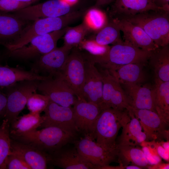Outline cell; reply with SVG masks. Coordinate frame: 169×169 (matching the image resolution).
Returning <instances> with one entry per match:
<instances>
[{"label":"cell","mask_w":169,"mask_h":169,"mask_svg":"<svg viewBox=\"0 0 169 169\" xmlns=\"http://www.w3.org/2000/svg\"><path fill=\"white\" fill-rule=\"evenodd\" d=\"M113 3L109 13L111 19H126L150 10H163L151 0H115Z\"/></svg>","instance_id":"21"},{"label":"cell","mask_w":169,"mask_h":169,"mask_svg":"<svg viewBox=\"0 0 169 169\" xmlns=\"http://www.w3.org/2000/svg\"><path fill=\"white\" fill-rule=\"evenodd\" d=\"M148 163L152 165L161 162V158L157 151V142L155 141H144L140 144Z\"/></svg>","instance_id":"36"},{"label":"cell","mask_w":169,"mask_h":169,"mask_svg":"<svg viewBox=\"0 0 169 169\" xmlns=\"http://www.w3.org/2000/svg\"><path fill=\"white\" fill-rule=\"evenodd\" d=\"M10 124L4 119L0 126V169H4L6 160L11 152Z\"/></svg>","instance_id":"33"},{"label":"cell","mask_w":169,"mask_h":169,"mask_svg":"<svg viewBox=\"0 0 169 169\" xmlns=\"http://www.w3.org/2000/svg\"><path fill=\"white\" fill-rule=\"evenodd\" d=\"M152 1L153 3L154 2V0H151Z\"/></svg>","instance_id":"48"},{"label":"cell","mask_w":169,"mask_h":169,"mask_svg":"<svg viewBox=\"0 0 169 169\" xmlns=\"http://www.w3.org/2000/svg\"><path fill=\"white\" fill-rule=\"evenodd\" d=\"M43 122L40 114L30 112L18 116L10 124L11 138L13 139L35 131L40 127Z\"/></svg>","instance_id":"28"},{"label":"cell","mask_w":169,"mask_h":169,"mask_svg":"<svg viewBox=\"0 0 169 169\" xmlns=\"http://www.w3.org/2000/svg\"><path fill=\"white\" fill-rule=\"evenodd\" d=\"M145 64H129L108 70L120 84H143L147 79V75L143 69Z\"/></svg>","instance_id":"24"},{"label":"cell","mask_w":169,"mask_h":169,"mask_svg":"<svg viewBox=\"0 0 169 169\" xmlns=\"http://www.w3.org/2000/svg\"><path fill=\"white\" fill-rule=\"evenodd\" d=\"M84 55L85 78L82 99L96 104L101 108L103 87L102 76L89 54Z\"/></svg>","instance_id":"14"},{"label":"cell","mask_w":169,"mask_h":169,"mask_svg":"<svg viewBox=\"0 0 169 169\" xmlns=\"http://www.w3.org/2000/svg\"><path fill=\"white\" fill-rule=\"evenodd\" d=\"M148 60L155 77L163 81H169V45L153 51Z\"/></svg>","instance_id":"29"},{"label":"cell","mask_w":169,"mask_h":169,"mask_svg":"<svg viewBox=\"0 0 169 169\" xmlns=\"http://www.w3.org/2000/svg\"><path fill=\"white\" fill-rule=\"evenodd\" d=\"M96 7H100L108 5L114 2L115 0H95Z\"/></svg>","instance_id":"45"},{"label":"cell","mask_w":169,"mask_h":169,"mask_svg":"<svg viewBox=\"0 0 169 169\" xmlns=\"http://www.w3.org/2000/svg\"><path fill=\"white\" fill-rule=\"evenodd\" d=\"M91 31L84 22L75 27H68L64 35V45L72 48L76 47L81 43Z\"/></svg>","instance_id":"32"},{"label":"cell","mask_w":169,"mask_h":169,"mask_svg":"<svg viewBox=\"0 0 169 169\" xmlns=\"http://www.w3.org/2000/svg\"><path fill=\"white\" fill-rule=\"evenodd\" d=\"M81 14L75 11L56 17L42 18L28 25L19 37L13 43L4 46L8 51L18 49L28 43L33 38L40 35L58 30L80 19Z\"/></svg>","instance_id":"3"},{"label":"cell","mask_w":169,"mask_h":169,"mask_svg":"<svg viewBox=\"0 0 169 169\" xmlns=\"http://www.w3.org/2000/svg\"><path fill=\"white\" fill-rule=\"evenodd\" d=\"M130 120L126 109L120 110L110 108L101 110L95 125L94 140L105 148L115 149L119 130Z\"/></svg>","instance_id":"2"},{"label":"cell","mask_w":169,"mask_h":169,"mask_svg":"<svg viewBox=\"0 0 169 169\" xmlns=\"http://www.w3.org/2000/svg\"><path fill=\"white\" fill-rule=\"evenodd\" d=\"M49 78L37 74L31 70H26L18 67H12L0 65V87L1 88L10 86L21 81H41Z\"/></svg>","instance_id":"25"},{"label":"cell","mask_w":169,"mask_h":169,"mask_svg":"<svg viewBox=\"0 0 169 169\" xmlns=\"http://www.w3.org/2000/svg\"><path fill=\"white\" fill-rule=\"evenodd\" d=\"M131 111L139 121L146 136V141L156 140L164 138L169 140V123L158 114L146 109H136L129 106Z\"/></svg>","instance_id":"13"},{"label":"cell","mask_w":169,"mask_h":169,"mask_svg":"<svg viewBox=\"0 0 169 169\" xmlns=\"http://www.w3.org/2000/svg\"><path fill=\"white\" fill-rule=\"evenodd\" d=\"M153 3L157 7L169 12V0H154Z\"/></svg>","instance_id":"43"},{"label":"cell","mask_w":169,"mask_h":169,"mask_svg":"<svg viewBox=\"0 0 169 169\" xmlns=\"http://www.w3.org/2000/svg\"><path fill=\"white\" fill-rule=\"evenodd\" d=\"M37 90L47 96L50 100L64 107H72L77 99L66 83L58 78H49L40 81Z\"/></svg>","instance_id":"16"},{"label":"cell","mask_w":169,"mask_h":169,"mask_svg":"<svg viewBox=\"0 0 169 169\" xmlns=\"http://www.w3.org/2000/svg\"><path fill=\"white\" fill-rule=\"evenodd\" d=\"M68 28L36 36L21 47L8 51V54L11 57L23 59L39 57L57 47L58 40L64 35Z\"/></svg>","instance_id":"7"},{"label":"cell","mask_w":169,"mask_h":169,"mask_svg":"<svg viewBox=\"0 0 169 169\" xmlns=\"http://www.w3.org/2000/svg\"><path fill=\"white\" fill-rule=\"evenodd\" d=\"M126 96L129 106L156 112L154 86L148 84H120Z\"/></svg>","instance_id":"18"},{"label":"cell","mask_w":169,"mask_h":169,"mask_svg":"<svg viewBox=\"0 0 169 169\" xmlns=\"http://www.w3.org/2000/svg\"><path fill=\"white\" fill-rule=\"evenodd\" d=\"M50 100L47 96L35 92L29 97L26 105L30 112L40 114L44 111Z\"/></svg>","instance_id":"35"},{"label":"cell","mask_w":169,"mask_h":169,"mask_svg":"<svg viewBox=\"0 0 169 169\" xmlns=\"http://www.w3.org/2000/svg\"><path fill=\"white\" fill-rule=\"evenodd\" d=\"M11 149L21 157L31 169L47 168V155L35 147L11 138Z\"/></svg>","instance_id":"22"},{"label":"cell","mask_w":169,"mask_h":169,"mask_svg":"<svg viewBox=\"0 0 169 169\" xmlns=\"http://www.w3.org/2000/svg\"><path fill=\"white\" fill-rule=\"evenodd\" d=\"M84 16V22L91 31L98 32L108 22L105 13L97 8L87 9Z\"/></svg>","instance_id":"34"},{"label":"cell","mask_w":169,"mask_h":169,"mask_svg":"<svg viewBox=\"0 0 169 169\" xmlns=\"http://www.w3.org/2000/svg\"><path fill=\"white\" fill-rule=\"evenodd\" d=\"M71 143L48 155V163L64 169H96L79 153L74 143Z\"/></svg>","instance_id":"17"},{"label":"cell","mask_w":169,"mask_h":169,"mask_svg":"<svg viewBox=\"0 0 169 169\" xmlns=\"http://www.w3.org/2000/svg\"><path fill=\"white\" fill-rule=\"evenodd\" d=\"M84 78V54L74 47L71 49L65 66L58 78L66 83L77 98L82 99Z\"/></svg>","instance_id":"8"},{"label":"cell","mask_w":169,"mask_h":169,"mask_svg":"<svg viewBox=\"0 0 169 169\" xmlns=\"http://www.w3.org/2000/svg\"><path fill=\"white\" fill-rule=\"evenodd\" d=\"M120 30L111 20L97 32L94 39L98 44L108 45L115 44L123 42L120 35Z\"/></svg>","instance_id":"31"},{"label":"cell","mask_w":169,"mask_h":169,"mask_svg":"<svg viewBox=\"0 0 169 169\" xmlns=\"http://www.w3.org/2000/svg\"><path fill=\"white\" fill-rule=\"evenodd\" d=\"M117 160L120 165H133L143 168L150 165L142 149L138 146L116 145Z\"/></svg>","instance_id":"27"},{"label":"cell","mask_w":169,"mask_h":169,"mask_svg":"<svg viewBox=\"0 0 169 169\" xmlns=\"http://www.w3.org/2000/svg\"><path fill=\"white\" fill-rule=\"evenodd\" d=\"M73 143L79 153L87 161L96 166V169L109 165L117 160L116 149L105 148L89 137L77 139Z\"/></svg>","instance_id":"12"},{"label":"cell","mask_w":169,"mask_h":169,"mask_svg":"<svg viewBox=\"0 0 169 169\" xmlns=\"http://www.w3.org/2000/svg\"><path fill=\"white\" fill-rule=\"evenodd\" d=\"M72 48L64 45L44 54L33 64L31 70L41 75L58 78L62 71Z\"/></svg>","instance_id":"10"},{"label":"cell","mask_w":169,"mask_h":169,"mask_svg":"<svg viewBox=\"0 0 169 169\" xmlns=\"http://www.w3.org/2000/svg\"></svg>","instance_id":"49"},{"label":"cell","mask_w":169,"mask_h":169,"mask_svg":"<svg viewBox=\"0 0 169 169\" xmlns=\"http://www.w3.org/2000/svg\"><path fill=\"white\" fill-rule=\"evenodd\" d=\"M88 52L90 55L95 57L104 56L109 51L110 47L98 44L94 39L83 40L79 45Z\"/></svg>","instance_id":"37"},{"label":"cell","mask_w":169,"mask_h":169,"mask_svg":"<svg viewBox=\"0 0 169 169\" xmlns=\"http://www.w3.org/2000/svg\"><path fill=\"white\" fill-rule=\"evenodd\" d=\"M153 86L156 113L169 122V81H163L155 77Z\"/></svg>","instance_id":"30"},{"label":"cell","mask_w":169,"mask_h":169,"mask_svg":"<svg viewBox=\"0 0 169 169\" xmlns=\"http://www.w3.org/2000/svg\"><path fill=\"white\" fill-rule=\"evenodd\" d=\"M152 52L143 50L123 41L110 47L108 52L104 56H90L95 64H99L109 71L129 64L146 63Z\"/></svg>","instance_id":"5"},{"label":"cell","mask_w":169,"mask_h":169,"mask_svg":"<svg viewBox=\"0 0 169 169\" xmlns=\"http://www.w3.org/2000/svg\"><path fill=\"white\" fill-rule=\"evenodd\" d=\"M44 112L43 122L40 128L56 126L78 132L73 107L62 106L50 100Z\"/></svg>","instance_id":"20"},{"label":"cell","mask_w":169,"mask_h":169,"mask_svg":"<svg viewBox=\"0 0 169 169\" xmlns=\"http://www.w3.org/2000/svg\"><path fill=\"white\" fill-rule=\"evenodd\" d=\"M157 142V151L159 156L165 160L169 161V150L164 148L160 142Z\"/></svg>","instance_id":"41"},{"label":"cell","mask_w":169,"mask_h":169,"mask_svg":"<svg viewBox=\"0 0 169 169\" xmlns=\"http://www.w3.org/2000/svg\"><path fill=\"white\" fill-rule=\"evenodd\" d=\"M150 169H169V163H162L161 162L152 165H150L148 167Z\"/></svg>","instance_id":"44"},{"label":"cell","mask_w":169,"mask_h":169,"mask_svg":"<svg viewBox=\"0 0 169 169\" xmlns=\"http://www.w3.org/2000/svg\"><path fill=\"white\" fill-rule=\"evenodd\" d=\"M18 1L25 3H31V4H33L37 2L39 0H16Z\"/></svg>","instance_id":"47"},{"label":"cell","mask_w":169,"mask_h":169,"mask_svg":"<svg viewBox=\"0 0 169 169\" xmlns=\"http://www.w3.org/2000/svg\"><path fill=\"white\" fill-rule=\"evenodd\" d=\"M77 10L72 5L60 0H49L30 5L13 13L23 20L35 21L38 19L62 16Z\"/></svg>","instance_id":"9"},{"label":"cell","mask_w":169,"mask_h":169,"mask_svg":"<svg viewBox=\"0 0 169 169\" xmlns=\"http://www.w3.org/2000/svg\"><path fill=\"white\" fill-rule=\"evenodd\" d=\"M27 21L13 13L0 12V44L5 46L16 40L28 26Z\"/></svg>","instance_id":"23"},{"label":"cell","mask_w":169,"mask_h":169,"mask_svg":"<svg viewBox=\"0 0 169 169\" xmlns=\"http://www.w3.org/2000/svg\"><path fill=\"white\" fill-rule=\"evenodd\" d=\"M4 169H31L21 157L11 151L6 160Z\"/></svg>","instance_id":"38"},{"label":"cell","mask_w":169,"mask_h":169,"mask_svg":"<svg viewBox=\"0 0 169 169\" xmlns=\"http://www.w3.org/2000/svg\"><path fill=\"white\" fill-rule=\"evenodd\" d=\"M100 73L103 82L101 110L110 108L120 110H126L129 105L120 84L107 69Z\"/></svg>","instance_id":"15"},{"label":"cell","mask_w":169,"mask_h":169,"mask_svg":"<svg viewBox=\"0 0 169 169\" xmlns=\"http://www.w3.org/2000/svg\"><path fill=\"white\" fill-rule=\"evenodd\" d=\"M126 19L141 28L159 47L169 44V12L150 10Z\"/></svg>","instance_id":"4"},{"label":"cell","mask_w":169,"mask_h":169,"mask_svg":"<svg viewBox=\"0 0 169 169\" xmlns=\"http://www.w3.org/2000/svg\"><path fill=\"white\" fill-rule=\"evenodd\" d=\"M100 169H141V167L133 165H129L127 166H111L109 165L100 167Z\"/></svg>","instance_id":"42"},{"label":"cell","mask_w":169,"mask_h":169,"mask_svg":"<svg viewBox=\"0 0 169 169\" xmlns=\"http://www.w3.org/2000/svg\"><path fill=\"white\" fill-rule=\"evenodd\" d=\"M32 4L16 0H0V12H14Z\"/></svg>","instance_id":"39"},{"label":"cell","mask_w":169,"mask_h":169,"mask_svg":"<svg viewBox=\"0 0 169 169\" xmlns=\"http://www.w3.org/2000/svg\"><path fill=\"white\" fill-rule=\"evenodd\" d=\"M65 2L69 4L74 5L75 3H77L78 0H60Z\"/></svg>","instance_id":"46"},{"label":"cell","mask_w":169,"mask_h":169,"mask_svg":"<svg viewBox=\"0 0 169 169\" xmlns=\"http://www.w3.org/2000/svg\"><path fill=\"white\" fill-rule=\"evenodd\" d=\"M78 134L77 132L64 128L49 126L12 139L32 145L48 155L68 144L73 143L78 139Z\"/></svg>","instance_id":"1"},{"label":"cell","mask_w":169,"mask_h":169,"mask_svg":"<svg viewBox=\"0 0 169 169\" xmlns=\"http://www.w3.org/2000/svg\"><path fill=\"white\" fill-rule=\"evenodd\" d=\"M40 81L25 80L3 88L7 98V109L4 119L12 123L18 116L27 105L30 96L36 92Z\"/></svg>","instance_id":"6"},{"label":"cell","mask_w":169,"mask_h":169,"mask_svg":"<svg viewBox=\"0 0 169 169\" xmlns=\"http://www.w3.org/2000/svg\"><path fill=\"white\" fill-rule=\"evenodd\" d=\"M130 120L122 128V133L116 141V145L137 146L145 141L146 136L140 123L133 114L127 110Z\"/></svg>","instance_id":"26"},{"label":"cell","mask_w":169,"mask_h":169,"mask_svg":"<svg viewBox=\"0 0 169 169\" xmlns=\"http://www.w3.org/2000/svg\"><path fill=\"white\" fill-rule=\"evenodd\" d=\"M73 107L76 130L84 137L94 140L95 125L101 109L94 103L77 98Z\"/></svg>","instance_id":"11"},{"label":"cell","mask_w":169,"mask_h":169,"mask_svg":"<svg viewBox=\"0 0 169 169\" xmlns=\"http://www.w3.org/2000/svg\"><path fill=\"white\" fill-rule=\"evenodd\" d=\"M7 98L3 89L0 87V120L4 119L6 112Z\"/></svg>","instance_id":"40"},{"label":"cell","mask_w":169,"mask_h":169,"mask_svg":"<svg viewBox=\"0 0 169 169\" xmlns=\"http://www.w3.org/2000/svg\"><path fill=\"white\" fill-rule=\"evenodd\" d=\"M123 33L124 42L143 50L153 52L158 48L140 27L125 19H111Z\"/></svg>","instance_id":"19"}]
</instances>
